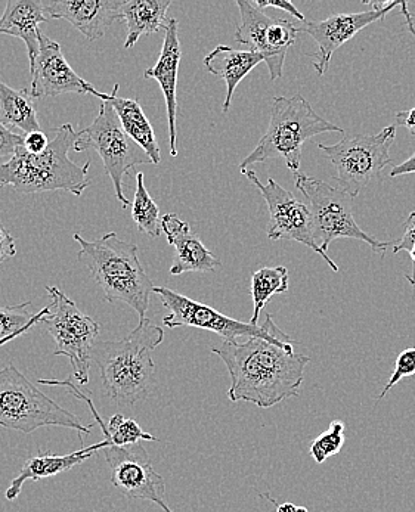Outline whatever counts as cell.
Segmentation results:
<instances>
[{
	"label": "cell",
	"mask_w": 415,
	"mask_h": 512,
	"mask_svg": "<svg viewBox=\"0 0 415 512\" xmlns=\"http://www.w3.org/2000/svg\"><path fill=\"white\" fill-rule=\"evenodd\" d=\"M293 344L281 346L263 338L224 341L213 347L228 368L231 402H249L262 409L299 396L311 358L294 352Z\"/></svg>",
	"instance_id": "obj_1"
},
{
	"label": "cell",
	"mask_w": 415,
	"mask_h": 512,
	"mask_svg": "<svg viewBox=\"0 0 415 512\" xmlns=\"http://www.w3.org/2000/svg\"><path fill=\"white\" fill-rule=\"evenodd\" d=\"M163 340L164 331L159 325L144 319L122 340L96 341L92 363L98 366L105 396L122 406L148 399L156 389V365L151 353Z\"/></svg>",
	"instance_id": "obj_2"
},
{
	"label": "cell",
	"mask_w": 415,
	"mask_h": 512,
	"mask_svg": "<svg viewBox=\"0 0 415 512\" xmlns=\"http://www.w3.org/2000/svg\"><path fill=\"white\" fill-rule=\"evenodd\" d=\"M73 238L80 244L77 259L104 291L105 302L128 304L138 313L139 321L147 319L156 285L142 268L138 245L122 240L114 232L95 241L85 240L80 234Z\"/></svg>",
	"instance_id": "obj_3"
},
{
	"label": "cell",
	"mask_w": 415,
	"mask_h": 512,
	"mask_svg": "<svg viewBox=\"0 0 415 512\" xmlns=\"http://www.w3.org/2000/svg\"><path fill=\"white\" fill-rule=\"evenodd\" d=\"M77 136L79 132L67 123L55 130V138L43 154H29L21 147L11 160L0 164V185L12 186L23 195L67 191L79 197L91 185V161L79 166L68 157Z\"/></svg>",
	"instance_id": "obj_4"
},
{
	"label": "cell",
	"mask_w": 415,
	"mask_h": 512,
	"mask_svg": "<svg viewBox=\"0 0 415 512\" xmlns=\"http://www.w3.org/2000/svg\"><path fill=\"white\" fill-rule=\"evenodd\" d=\"M327 132L345 130L321 117L302 95L275 96L268 129L255 150L241 161L240 172L272 158H283L293 175L299 173L305 142Z\"/></svg>",
	"instance_id": "obj_5"
},
{
	"label": "cell",
	"mask_w": 415,
	"mask_h": 512,
	"mask_svg": "<svg viewBox=\"0 0 415 512\" xmlns=\"http://www.w3.org/2000/svg\"><path fill=\"white\" fill-rule=\"evenodd\" d=\"M0 427L24 434L42 427H64L91 434L92 424H83L76 415L40 392L17 366L8 365L0 369Z\"/></svg>",
	"instance_id": "obj_6"
},
{
	"label": "cell",
	"mask_w": 415,
	"mask_h": 512,
	"mask_svg": "<svg viewBox=\"0 0 415 512\" xmlns=\"http://www.w3.org/2000/svg\"><path fill=\"white\" fill-rule=\"evenodd\" d=\"M294 185L308 201L314 223V235L321 250L327 253L331 242L353 238L367 242L373 251L386 256L389 242L377 240L361 229L353 217V198L348 192L305 173H294Z\"/></svg>",
	"instance_id": "obj_7"
},
{
	"label": "cell",
	"mask_w": 415,
	"mask_h": 512,
	"mask_svg": "<svg viewBox=\"0 0 415 512\" xmlns=\"http://www.w3.org/2000/svg\"><path fill=\"white\" fill-rule=\"evenodd\" d=\"M395 139L396 126L392 124L376 135L353 136L336 145L318 144V150L333 163L340 189L355 198L362 189L380 179L387 164L392 163L390 148Z\"/></svg>",
	"instance_id": "obj_8"
},
{
	"label": "cell",
	"mask_w": 415,
	"mask_h": 512,
	"mask_svg": "<svg viewBox=\"0 0 415 512\" xmlns=\"http://www.w3.org/2000/svg\"><path fill=\"white\" fill-rule=\"evenodd\" d=\"M73 150L98 152L104 163L105 172L113 182L117 200L120 201L123 209L129 206L128 198L123 192V179L128 175L129 170L138 164H153L147 152L142 150L123 130L122 123L110 102H101L94 123L79 132Z\"/></svg>",
	"instance_id": "obj_9"
},
{
	"label": "cell",
	"mask_w": 415,
	"mask_h": 512,
	"mask_svg": "<svg viewBox=\"0 0 415 512\" xmlns=\"http://www.w3.org/2000/svg\"><path fill=\"white\" fill-rule=\"evenodd\" d=\"M52 303L40 324L57 344L55 356H65L73 366V377L80 386L89 383L92 350L99 337V324L85 315L73 300L57 287H46Z\"/></svg>",
	"instance_id": "obj_10"
},
{
	"label": "cell",
	"mask_w": 415,
	"mask_h": 512,
	"mask_svg": "<svg viewBox=\"0 0 415 512\" xmlns=\"http://www.w3.org/2000/svg\"><path fill=\"white\" fill-rule=\"evenodd\" d=\"M154 293L159 296L163 306L170 312L163 319L164 327L170 330L179 327L198 328V330L215 332L221 335L224 341H237L238 338L246 337L263 338L281 346H287V344L294 346L296 343L275 325L269 313L266 315L265 324L256 327V325L244 324L237 319L229 318L213 307L188 299L170 288L156 287Z\"/></svg>",
	"instance_id": "obj_11"
},
{
	"label": "cell",
	"mask_w": 415,
	"mask_h": 512,
	"mask_svg": "<svg viewBox=\"0 0 415 512\" xmlns=\"http://www.w3.org/2000/svg\"><path fill=\"white\" fill-rule=\"evenodd\" d=\"M243 175L259 189L263 200L266 201V206H268L269 226L266 234H268L269 240L300 242L324 257L325 262L334 272H339V266L330 259L325 251L321 250L315 240L314 223H312V214L308 204L297 200L288 189L283 188L272 178H269L268 183L263 185L253 170H246Z\"/></svg>",
	"instance_id": "obj_12"
},
{
	"label": "cell",
	"mask_w": 415,
	"mask_h": 512,
	"mask_svg": "<svg viewBox=\"0 0 415 512\" xmlns=\"http://www.w3.org/2000/svg\"><path fill=\"white\" fill-rule=\"evenodd\" d=\"M111 470V483L129 499H142L159 505L164 512L170 508L163 477L154 470L150 455L141 443L129 446H107L102 449Z\"/></svg>",
	"instance_id": "obj_13"
},
{
	"label": "cell",
	"mask_w": 415,
	"mask_h": 512,
	"mask_svg": "<svg viewBox=\"0 0 415 512\" xmlns=\"http://www.w3.org/2000/svg\"><path fill=\"white\" fill-rule=\"evenodd\" d=\"M370 5V11L337 14L327 20L297 24L300 33L309 34L317 42L318 52L309 54V57L312 58V67L317 70L318 76L327 73L337 49L342 48L365 27L383 21L393 9L402 8L404 2H377Z\"/></svg>",
	"instance_id": "obj_14"
},
{
	"label": "cell",
	"mask_w": 415,
	"mask_h": 512,
	"mask_svg": "<svg viewBox=\"0 0 415 512\" xmlns=\"http://www.w3.org/2000/svg\"><path fill=\"white\" fill-rule=\"evenodd\" d=\"M32 71V95L34 98L64 95V93H79V95H94L107 102L110 93L99 92L91 83L79 76L65 60L60 43L40 33L39 52Z\"/></svg>",
	"instance_id": "obj_15"
},
{
	"label": "cell",
	"mask_w": 415,
	"mask_h": 512,
	"mask_svg": "<svg viewBox=\"0 0 415 512\" xmlns=\"http://www.w3.org/2000/svg\"><path fill=\"white\" fill-rule=\"evenodd\" d=\"M123 0H45L49 20H65L88 40L101 39L116 21H122Z\"/></svg>",
	"instance_id": "obj_16"
},
{
	"label": "cell",
	"mask_w": 415,
	"mask_h": 512,
	"mask_svg": "<svg viewBox=\"0 0 415 512\" xmlns=\"http://www.w3.org/2000/svg\"><path fill=\"white\" fill-rule=\"evenodd\" d=\"M182 49L179 42V23L175 18L167 20L166 30H164L163 48L159 61L154 67L145 71L147 79H154L159 82L161 91H163L164 101H166L167 120H169V138L170 155H178V129H176V120H178V73L181 65Z\"/></svg>",
	"instance_id": "obj_17"
},
{
	"label": "cell",
	"mask_w": 415,
	"mask_h": 512,
	"mask_svg": "<svg viewBox=\"0 0 415 512\" xmlns=\"http://www.w3.org/2000/svg\"><path fill=\"white\" fill-rule=\"evenodd\" d=\"M161 232L166 234L167 242L175 248L170 275H182L185 272H215L222 262L207 250L198 235L191 231L190 223L179 219L176 214L167 213L161 217Z\"/></svg>",
	"instance_id": "obj_18"
},
{
	"label": "cell",
	"mask_w": 415,
	"mask_h": 512,
	"mask_svg": "<svg viewBox=\"0 0 415 512\" xmlns=\"http://www.w3.org/2000/svg\"><path fill=\"white\" fill-rule=\"evenodd\" d=\"M108 445L110 443L107 440H102V442L95 443L89 448H82L79 451L68 453V455H51V453L40 451L36 456L27 459L18 476L11 480L8 490L5 492V498L8 501H15L21 495L24 483L30 482V480L39 482V480L58 476L64 471L83 464L86 459L92 458L96 453L107 448Z\"/></svg>",
	"instance_id": "obj_19"
},
{
	"label": "cell",
	"mask_w": 415,
	"mask_h": 512,
	"mask_svg": "<svg viewBox=\"0 0 415 512\" xmlns=\"http://www.w3.org/2000/svg\"><path fill=\"white\" fill-rule=\"evenodd\" d=\"M43 2L39 0H9L0 17V33L18 37L26 43L30 65L34 64L39 52L40 24L46 23Z\"/></svg>",
	"instance_id": "obj_20"
},
{
	"label": "cell",
	"mask_w": 415,
	"mask_h": 512,
	"mask_svg": "<svg viewBox=\"0 0 415 512\" xmlns=\"http://www.w3.org/2000/svg\"><path fill=\"white\" fill-rule=\"evenodd\" d=\"M262 54L253 51H238L231 46L219 45L204 58V67L210 74L225 80L226 96L222 111L228 113L231 108L235 89L244 77L253 71L260 62H265Z\"/></svg>",
	"instance_id": "obj_21"
},
{
	"label": "cell",
	"mask_w": 415,
	"mask_h": 512,
	"mask_svg": "<svg viewBox=\"0 0 415 512\" xmlns=\"http://www.w3.org/2000/svg\"><path fill=\"white\" fill-rule=\"evenodd\" d=\"M119 89V85H114L113 92L110 93V99L107 102H110L111 107L116 111L123 130L128 133L129 138L133 139L142 150L147 152L154 166H159L161 152L150 120L147 119L144 110L136 99L122 98V96L117 95Z\"/></svg>",
	"instance_id": "obj_22"
},
{
	"label": "cell",
	"mask_w": 415,
	"mask_h": 512,
	"mask_svg": "<svg viewBox=\"0 0 415 512\" xmlns=\"http://www.w3.org/2000/svg\"><path fill=\"white\" fill-rule=\"evenodd\" d=\"M170 5L172 0H123L120 15L128 27L125 48H133L144 34L166 30Z\"/></svg>",
	"instance_id": "obj_23"
},
{
	"label": "cell",
	"mask_w": 415,
	"mask_h": 512,
	"mask_svg": "<svg viewBox=\"0 0 415 512\" xmlns=\"http://www.w3.org/2000/svg\"><path fill=\"white\" fill-rule=\"evenodd\" d=\"M30 89H12L0 82V123L9 129H17L24 136L40 132L36 102Z\"/></svg>",
	"instance_id": "obj_24"
},
{
	"label": "cell",
	"mask_w": 415,
	"mask_h": 512,
	"mask_svg": "<svg viewBox=\"0 0 415 512\" xmlns=\"http://www.w3.org/2000/svg\"><path fill=\"white\" fill-rule=\"evenodd\" d=\"M290 287V275H288L287 268L284 266H277V268H263L259 269L252 275V300L253 312L252 321L250 324L259 325L260 313L265 309L269 300L275 294L287 293Z\"/></svg>",
	"instance_id": "obj_25"
},
{
	"label": "cell",
	"mask_w": 415,
	"mask_h": 512,
	"mask_svg": "<svg viewBox=\"0 0 415 512\" xmlns=\"http://www.w3.org/2000/svg\"><path fill=\"white\" fill-rule=\"evenodd\" d=\"M132 219L139 232L150 238H159L161 234L160 209L156 201L145 188L144 173L136 175V191L132 204Z\"/></svg>",
	"instance_id": "obj_26"
},
{
	"label": "cell",
	"mask_w": 415,
	"mask_h": 512,
	"mask_svg": "<svg viewBox=\"0 0 415 512\" xmlns=\"http://www.w3.org/2000/svg\"><path fill=\"white\" fill-rule=\"evenodd\" d=\"M30 302L17 304V306L0 307V341L6 338H18L27 334L34 325L40 324L49 313V307L33 315L30 312Z\"/></svg>",
	"instance_id": "obj_27"
},
{
	"label": "cell",
	"mask_w": 415,
	"mask_h": 512,
	"mask_svg": "<svg viewBox=\"0 0 415 512\" xmlns=\"http://www.w3.org/2000/svg\"><path fill=\"white\" fill-rule=\"evenodd\" d=\"M345 442V424L342 421H333L328 430L312 443L309 453L317 464H324L331 456L339 455Z\"/></svg>",
	"instance_id": "obj_28"
},
{
	"label": "cell",
	"mask_w": 415,
	"mask_h": 512,
	"mask_svg": "<svg viewBox=\"0 0 415 512\" xmlns=\"http://www.w3.org/2000/svg\"><path fill=\"white\" fill-rule=\"evenodd\" d=\"M413 375H415V347L405 349L404 352L399 353L398 358H396L393 374L390 375L389 383L386 384L380 396L377 397V402H382L386 394L389 393L396 384L401 383L404 378L413 377Z\"/></svg>",
	"instance_id": "obj_29"
},
{
	"label": "cell",
	"mask_w": 415,
	"mask_h": 512,
	"mask_svg": "<svg viewBox=\"0 0 415 512\" xmlns=\"http://www.w3.org/2000/svg\"><path fill=\"white\" fill-rule=\"evenodd\" d=\"M21 147H24V136L0 123V164L11 160Z\"/></svg>",
	"instance_id": "obj_30"
},
{
	"label": "cell",
	"mask_w": 415,
	"mask_h": 512,
	"mask_svg": "<svg viewBox=\"0 0 415 512\" xmlns=\"http://www.w3.org/2000/svg\"><path fill=\"white\" fill-rule=\"evenodd\" d=\"M404 235H402L401 241L398 244L393 245V253L398 254L401 251H407L410 253L411 248L415 245V211L410 213L404 223Z\"/></svg>",
	"instance_id": "obj_31"
},
{
	"label": "cell",
	"mask_w": 415,
	"mask_h": 512,
	"mask_svg": "<svg viewBox=\"0 0 415 512\" xmlns=\"http://www.w3.org/2000/svg\"><path fill=\"white\" fill-rule=\"evenodd\" d=\"M256 8L265 9V8H275L281 9V11L288 12V14L293 15L296 20H299L300 23H305V15L293 5V3L288 2V0H255L252 2Z\"/></svg>",
	"instance_id": "obj_32"
},
{
	"label": "cell",
	"mask_w": 415,
	"mask_h": 512,
	"mask_svg": "<svg viewBox=\"0 0 415 512\" xmlns=\"http://www.w3.org/2000/svg\"><path fill=\"white\" fill-rule=\"evenodd\" d=\"M49 144H51V142H49L48 136H46V133L42 132V130L24 136V150L29 152V154H43V152L48 150Z\"/></svg>",
	"instance_id": "obj_33"
},
{
	"label": "cell",
	"mask_w": 415,
	"mask_h": 512,
	"mask_svg": "<svg viewBox=\"0 0 415 512\" xmlns=\"http://www.w3.org/2000/svg\"><path fill=\"white\" fill-rule=\"evenodd\" d=\"M15 254H17V248H15L14 237L0 223V265L14 257Z\"/></svg>",
	"instance_id": "obj_34"
},
{
	"label": "cell",
	"mask_w": 415,
	"mask_h": 512,
	"mask_svg": "<svg viewBox=\"0 0 415 512\" xmlns=\"http://www.w3.org/2000/svg\"><path fill=\"white\" fill-rule=\"evenodd\" d=\"M395 123V126L405 127L411 135L415 136V107L396 114Z\"/></svg>",
	"instance_id": "obj_35"
},
{
	"label": "cell",
	"mask_w": 415,
	"mask_h": 512,
	"mask_svg": "<svg viewBox=\"0 0 415 512\" xmlns=\"http://www.w3.org/2000/svg\"><path fill=\"white\" fill-rule=\"evenodd\" d=\"M415 173V152L408 160L390 170V178H401V176L414 175Z\"/></svg>",
	"instance_id": "obj_36"
},
{
	"label": "cell",
	"mask_w": 415,
	"mask_h": 512,
	"mask_svg": "<svg viewBox=\"0 0 415 512\" xmlns=\"http://www.w3.org/2000/svg\"><path fill=\"white\" fill-rule=\"evenodd\" d=\"M410 257L411 262H413V271L411 273H408V275H405V278H407V281L410 282L411 287H413V290L415 291V245L410 250Z\"/></svg>",
	"instance_id": "obj_37"
},
{
	"label": "cell",
	"mask_w": 415,
	"mask_h": 512,
	"mask_svg": "<svg viewBox=\"0 0 415 512\" xmlns=\"http://www.w3.org/2000/svg\"><path fill=\"white\" fill-rule=\"evenodd\" d=\"M402 14H404V17L407 18L408 21V30L411 31V34L415 37V26L413 17H411L410 12H408V3L404 2V5H402Z\"/></svg>",
	"instance_id": "obj_38"
},
{
	"label": "cell",
	"mask_w": 415,
	"mask_h": 512,
	"mask_svg": "<svg viewBox=\"0 0 415 512\" xmlns=\"http://www.w3.org/2000/svg\"><path fill=\"white\" fill-rule=\"evenodd\" d=\"M277 505V504H275ZM296 505L290 504V502H287V504H281L277 505V512H296Z\"/></svg>",
	"instance_id": "obj_39"
},
{
	"label": "cell",
	"mask_w": 415,
	"mask_h": 512,
	"mask_svg": "<svg viewBox=\"0 0 415 512\" xmlns=\"http://www.w3.org/2000/svg\"><path fill=\"white\" fill-rule=\"evenodd\" d=\"M296 512H308L305 507H297Z\"/></svg>",
	"instance_id": "obj_40"
},
{
	"label": "cell",
	"mask_w": 415,
	"mask_h": 512,
	"mask_svg": "<svg viewBox=\"0 0 415 512\" xmlns=\"http://www.w3.org/2000/svg\"><path fill=\"white\" fill-rule=\"evenodd\" d=\"M0 188H2V185H0Z\"/></svg>",
	"instance_id": "obj_41"
}]
</instances>
